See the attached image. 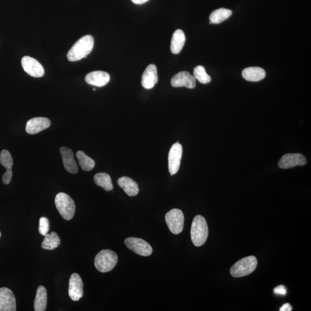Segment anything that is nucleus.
I'll list each match as a JSON object with an SVG mask.
<instances>
[{"mask_svg": "<svg viewBox=\"0 0 311 311\" xmlns=\"http://www.w3.org/2000/svg\"><path fill=\"white\" fill-rule=\"evenodd\" d=\"M93 38L89 35L80 38L68 52L67 58L69 61L74 62L86 58L92 51Z\"/></svg>", "mask_w": 311, "mask_h": 311, "instance_id": "f257e3e1", "label": "nucleus"}, {"mask_svg": "<svg viewBox=\"0 0 311 311\" xmlns=\"http://www.w3.org/2000/svg\"><path fill=\"white\" fill-rule=\"evenodd\" d=\"M192 242L196 247L204 245L208 237L209 230L207 221L203 216L195 217L191 228Z\"/></svg>", "mask_w": 311, "mask_h": 311, "instance_id": "f03ea898", "label": "nucleus"}, {"mask_svg": "<svg viewBox=\"0 0 311 311\" xmlns=\"http://www.w3.org/2000/svg\"><path fill=\"white\" fill-rule=\"evenodd\" d=\"M118 258L116 253L110 250H103L95 258V267L101 272H109L116 266Z\"/></svg>", "mask_w": 311, "mask_h": 311, "instance_id": "7ed1b4c3", "label": "nucleus"}, {"mask_svg": "<svg viewBox=\"0 0 311 311\" xmlns=\"http://www.w3.org/2000/svg\"><path fill=\"white\" fill-rule=\"evenodd\" d=\"M55 204L59 214L65 220H71L75 215L76 206L75 202L69 195L59 193L56 195Z\"/></svg>", "mask_w": 311, "mask_h": 311, "instance_id": "20e7f679", "label": "nucleus"}, {"mask_svg": "<svg viewBox=\"0 0 311 311\" xmlns=\"http://www.w3.org/2000/svg\"><path fill=\"white\" fill-rule=\"evenodd\" d=\"M257 258L249 256L242 258L234 264L230 268V274L233 277L240 278L252 273L257 267Z\"/></svg>", "mask_w": 311, "mask_h": 311, "instance_id": "39448f33", "label": "nucleus"}, {"mask_svg": "<svg viewBox=\"0 0 311 311\" xmlns=\"http://www.w3.org/2000/svg\"><path fill=\"white\" fill-rule=\"evenodd\" d=\"M166 221L171 232L178 235L183 229L184 218L183 213L180 209H174L166 215Z\"/></svg>", "mask_w": 311, "mask_h": 311, "instance_id": "423d86ee", "label": "nucleus"}, {"mask_svg": "<svg viewBox=\"0 0 311 311\" xmlns=\"http://www.w3.org/2000/svg\"><path fill=\"white\" fill-rule=\"evenodd\" d=\"M126 246L135 254L143 257L151 256L152 248L146 241L137 237H128L125 240Z\"/></svg>", "mask_w": 311, "mask_h": 311, "instance_id": "0eeeda50", "label": "nucleus"}, {"mask_svg": "<svg viewBox=\"0 0 311 311\" xmlns=\"http://www.w3.org/2000/svg\"><path fill=\"white\" fill-rule=\"evenodd\" d=\"M182 153V146L179 142L171 146L169 154V170L171 176L179 171Z\"/></svg>", "mask_w": 311, "mask_h": 311, "instance_id": "6e6552de", "label": "nucleus"}, {"mask_svg": "<svg viewBox=\"0 0 311 311\" xmlns=\"http://www.w3.org/2000/svg\"><path fill=\"white\" fill-rule=\"evenodd\" d=\"M307 164L306 157L300 153H288L282 156L278 163L282 169H291L296 166H304Z\"/></svg>", "mask_w": 311, "mask_h": 311, "instance_id": "1a4fd4ad", "label": "nucleus"}, {"mask_svg": "<svg viewBox=\"0 0 311 311\" xmlns=\"http://www.w3.org/2000/svg\"><path fill=\"white\" fill-rule=\"evenodd\" d=\"M68 294L73 301L77 302L83 298V282L78 273H73L69 279Z\"/></svg>", "mask_w": 311, "mask_h": 311, "instance_id": "9d476101", "label": "nucleus"}, {"mask_svg": "<svg viewBox=\"0 0 311 311\" xmlns=\"http://www.w3.org/2000/svg\"><path fill=\"white\" fill-rule=\"evenodd\" d=\"M22 65L24 71L34 78H41L44 75L43 65L36 59L25 56L22 58Z\"/></svg>", "mask_w": 311, "mask_h": 311, "instance_id": "9b49d317", "label": "nucleus"}, {"mask_svg": "<svg viewBox=\"0 0 311 311\" xmlns=\"http://www.w3.org/2000/svg\"><path fill=\"white\" fill-rule=\"evenodd\" d=\"M171 84L173 87L177 88L184 87L193 89L196 86V79L188 72H180L173 77Z\"/></svg>", "mask_w": 311, "mask_h": 311, "instance_id": "f8f14e48", "label": "nucleus"}, {"mask_svg": "<svg viewBox=\"0 0 311 311\" xmlns=\"http://www.w3.org/2000/svg\"><path fill=\"white\" fill-rule=\"evenodd\" d=\"M16 310V299L12 291L5 287L0 288V311Z\"/></svg>", "mask_w": 311, "mask_h": 311, "instance_id": "ddd939ff", "label": "nucleus"}, {"mask_svg": "<svg viewBox=\"0 0 311 311\" xmlns=\"http://www.w3.org/2000/svg\"><path fill=\"white\" fill-rule=\"evenodd\" d=\"M51 122L48 118L36 117L27 122L26 130L28 134H36L50 127Z\"/></svg>", "mask_w": 311, "mask_h": 311, "instance_id": "4468645a", "label": "nucleus"}, {"mask_svg": "<svg viewBox=\"0 0 311 311\" xmlns=\"http://www.w3.org/2000/svg\"><path fill=\"white\" fill-rule=\"evenodd\" d=\"M158 80L156 66L154 64H151L148 66L143 73L141 85L145 89H152L158 82Z\"/></svg>", "mask_w": 311, "mask_h": 311, "instance_id": "2eb2a0df", "label": "nucleus"}, {"mask_svg": "<svg viewBox=\"0 0 311 311\" xmlns=\"http://www.w3.org/2000/svg\"><path fill=\"white\" fill-rule=\"evenodd\" d=\"M110 76L103 71H94L89 73L86 77V82L90 85L102 87L110 82Z\"/></svg>", "mask_w": 311, "mask_h": 311, "instance_id": "dca6fc26", "label": "nucleus"}, {"mask_svg": "<svg viewBox=\"0 0 311 311\" xmlns=\"http://www.w3.org/2000/svg\"><path fill=\"white\" fill-rule=\"evenodd\" d=\"M60 152L65 170L72 174L78 173V167L75 162L72 150L64 146L60 149Z\"/></svg>", "mask_w": 311, "mask_h": 311, "instance_id": "f3484780", "label": "nucleus"}, {"mask_svg": "<svg viewBox=\"0 0 311 311\" xmlns=\"http://www.w3.org/2000/svg\"><path fill=\"white\" fill-rule=\"evenodd\" d=\"M118 184L129 196L134 197L138 194L139 188L137 183L130 178L127 177L120 178L118 180Z\"/></svg>", "mask_w": 311, "mask_h": 311, "instance_id": "a211bd4d", "label": "nucleus"}, {"mask_svg": "<svg viewBox=\"0 0 311 311\" xmlns=\"http://www.w3.org/2000/svg\"><path fill=\"white\" fill-rule=\"evenodd\" d=\"M266 71L260 67H249L244 69L242 72L243 78L247 81L257 82L265 79Z\"/></svg>", "mask_w": 311, "mask_h": 311, "instance_id": "6ab92c4d", "label": "nucleus"}, {"mask_svg": "<svg viewBox=\"0 0 311 311\" xmlns=\"http://www.w3.org/2000/svg\"><path fill=\"white\" fill-rule=\"evenodd\" d=\"M186 42V37L182 30L178 29L175 31L171 44V50L173 54L180 53Z\"/></svg>", "mask_w": 311, "mask_h": 311, "instance_id": "aec40b11", "label": "nucleus"}, {"mask_svg": "<svg viewBox=\"0 0 311 311\" xmlns=\"http://www.w3.org/2000/svg\"><path fill=\"white\" fill-rule=\"evenodd\" d=\"M47 304V294L44 286H39L37 289L36 299L34 301V310L36 311H44Z\"/></svg>", "mask_w": 311, "mask_h": 311, "instance_id": "412c9836", "label": "nucleus"}, {"mask_svg": "<svg viewBox=\"0 0 311 311\" xmlns=\"http://www.w3.org/2000/svg\"><path fill=\"white\" fill-rule=\"evenodd\" d=\"M61 244V239L58 234L52 232L50 234H47L42 243V248L44 250H52L57 249Z\"/></svg>", "mask_w": 311, "mask_h": 311, "instance_id": "4be33fe9", "label": "nucleus"}, {"mask_svg": "<svg viewBox=\"0 0 311 311\" xmlns=\"http://www.w3.org/2000/svg\"><path fill=\"white\" fill-rule=\"evenodd\" d=\"M231 10L225 8H220L214 10L210 15V24H218L228 19L232 15Z\"/></svg>", "mask_w": 311, "mask_h": 311, "instance_id": "5701e85b", "label": "nucleus"}, {"mask_svg": "<svg viewBox=\"0 0 311 311\" xmlns=\"http://www.w3.org/2000/svg\"><path fill=\"white\" fill-rule=\"evenodd\" d=\"M94 181L97 186L102 187L104 190L110 191L113 189L111 177L107 173H98L94 176Z\"/></svg>", "mask_w": 311, "mask_h": 311, "instance_id": "b1692460", "label": "nucleus"}, {"mask_svg": "<svg viewBox=\"0 0 311 311\" xmlns=\"http://www.w3.org/2000/svg\"><path fill=\"white\" fill-rule=\"evenodd\" d=\"M80 167L84 171H91L95 166L94 160L87 156L86 153L82 151H79L76 153Z\"/></svg>", "mask_w": 311, "mask_h": 311, "instance_id": "393cba45", "label": "nucleus"}, {"mask_svg": "<svg viewBox=\"0 0 311 311\" xmlns=\"http://www.w3.org/2000/svg\"><path fill=\"white\" fill-rule=\"evenodd\" d=\"M194 77L198 81L204 85H207L211 82V76L207 74L204 66H197L194 69Z\"/></svg>", "mask_w": 311, "mask_h": 311, "instance_id": "a878e982", "label": "nucleus"}, {"mask_svg": "<svg viewBox=\"0 0 311 311\" xmlns=\"http://www.w3.org/2000/svg\"><path fill=\"white\" fill-rule=\"evenodd\" d=\"M0 163L6 170L12 169L13 164L12 157L7 150H2L0 154Z\"/></svg>", "mask_w": 311, "mask_h": 311, "instance_id": "bb28decb", "label": "nucleus"}, {"mask_svg": "<svg viewBox=\"0 0 311 311\" xmlns=\"http://www.w3.org/2000/svg\"><path fill=\"white\" fill-rule=\"evenodd\" d=\"M49 231V221L46 218H41L40 220L39 232L41 235L45 236Z\"/></svg>", "mask_w": 311, "mask_h": 311, "instance_id": "cd10ccee", "label": "nucleus"}, {"mask_svg": "<svg viewBox=\"0 0 311 311\" xmlns=\"http://www.w3.org/2000/svg\"><path fill=\"white\" fill-rule=\"evenodd\" d=\"M12 169L6 170V172L2 178L3 183L5 184H8L12 180Z\"/></svg>", "mask_w": 311, "mask_h": 311, "instance_id": "c85d7f7f", "label": "nucleus"}, {"mask_svg": "<svg viewBox=\"0 0 311 311\" xmlns=\"http://www.w3.org/2000/svg\"><path fill=\"white\" fill-rule=\"evenodd\" d=\"M274 293L275 295L285 296L287 291L284 285H279L274 288Z\"/></svg>", "mask_w": 311, "mask_h": 311, "instance_id": "c756f323", "label": "nucleus"}, {"mask_svg": "<svg viewBox=\"0 0 311 311\" xmlns=\"http://www.w3.org/2000/svg\"><path fill=\"white\" fill-rule=\"evenodd\" d=\"M292 310V307L289 303L285 304V305H283L280 309H279L280 311H291Z\"/></svg>", "mask_w": 311, "mask_h": 311, "instance_id": "7c9ffc66", "label": "nucleus"}, {"mask_svg": "<svg viewBox=\"0 0 311 311\" xmlns=\"http://www.w3.org/2000/svg\"><path fill=\"white\" fill-rule=\"evenodd\" d=\"M133 2L135 3V4H142L149 1V0H132Z\"/></svg>", "mask_w": 311, "mask_h": 311, "instance_id": "2f4dec72", "label": "nucleus"}, {"mask_svg": "<svg viewBox=\"0 0 311 311\" xmlns=\"http://www.w3.org/2000/svg\"><path fill=\"white\" fill-rule=\"evenodd\" d=\"M0 237H1V232H0Z\"/></svg>", "mask_w": 311, "mask_h": 311, "instance_id": "473e14b6", "label": "nucleus"}]
</instances>
